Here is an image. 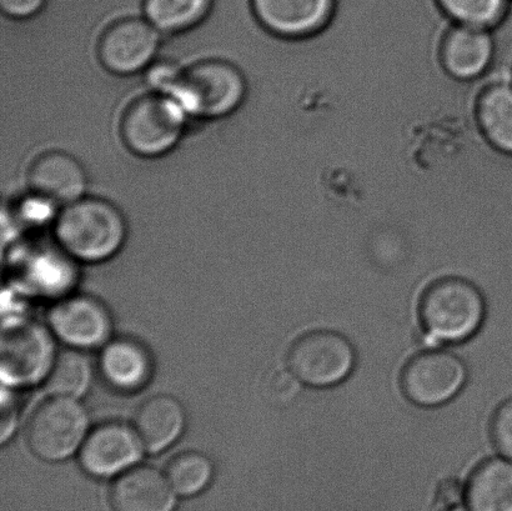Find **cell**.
<instances>
[{
  "label": "cell",
  "instance_id": "6da1fadb",
  "mask_svg": "<svg viewBox=\"0 0 512 511\" xmlns=\"http://www.w3.org/2000/svg\"><path fill=\"white\" fill-rule=\"evenodd\" d=\"M158 93L177 100L188 117L217 120L242 107L248 83L237 65L207 59L184 70L174 69Z\"/></svg>",
  "mask_w": 512,
  "mask_h": 511
},
{
  "label": "cell",
  "instance_id": "7a4b0ae2",
  "mask_svg": "<svg viewBox=\"0 0 512 511\" xmlns=\"http://www.w3.org/2000/svg\"><path fill=\"white\" fill-rule=\"evenodd\" d=\"M127 234L124 215L113 203L87 195L65 205L54 224L60 248L85 263L113 258L123 248Z\"/></svg>",
  "mask_w": 512,
  "mask_h": 511
},
{
  "label": "cell",
  "instance_id": "3957f363",
  "mask_svg": "<svg viewBox=\"0 0 512 511\" xmlns=\"http://www.w3.org/2000/svg\"><path fill=\"white\" fill-rule=\"evenodd\" d=\"M486 317L483 293L469 280L449 277L430 285L421 298L420 319L425 344L465 343L478 334Z\"/></svg>",
  "mask_w": 512,
  "mask_h": 511
},
{
  "label": "cell",
  "instance_id": "277c9868",
  "mask_svg": "<svg viewBox=\"0 0 512 511\" xmlns=\"http://www.w3.org/2000/svg\"><path fill=\"white\" fill-rule=\"evenodd\" d=\"M188 114L177 100L153 93L135 100L123 115L120 134L130 152L159 158L172 152L182 139Z\"/></svg>",
  "mask_w": 512,
  "mask_h": 511
},
{
  "label": "cell",
  "instance_id": "5b68a950",
  "mask_svg": "<svg viewBox=\"0 0 512 511\" xmlns=\"http://www.w3.org/2000/svg\"><path fill=\"white\" fill-rule=\"evenodd\" d=\"M88 433V413L79 399L52 395L30 417L27 443L35 457L59 463L79 452Z\"/></svg>",
  "mask_w": 512,
  "mask_h": 511
},
{
  "label": "cell",
  "instance_id": "8992f818",
  "mask_svg": "<svg viewBox=\"0 0 512 511\" xmlns=\"http://www.w3.org/2000/svg\"><path fill=\"white\" fill-rule=\"evenodd\" d=\"M356 353L348 339L329 330L303 335L291 345L288 367L304 385L331 388L354 372Z\"/></svg>",
  "mask_w": 512,
  "mask_h": 511
},
{
  "label": "cell",
  "instance_id": "52a82bcc",
  "mask_svg": "<svg viewBox=\"0 0 512 511\" xmlns=\"http://www.w3.org/2000/svg\"><path fill=\"white\" fill-rule=\"evenodd\" d=\"M466 380L468 369L458 355L430 349L406 364L401 374V388L411 403L434 408L454 399Z\"/></svg>",
  "mask_w": 512,
  "mask_h": 511
},
{
  "label": "cell",
  "instance_id": "ba28073f",
  "mask_svg": "<svg viewBox=\"0 0 512 511\" xmlns=\"http://www.w3.org/2000/svg\"><path fill=\"white\" fill-rule=\"evenodd\" d=\"M160 43L159 30L147 19L125 18L110 25L100 38L99 60L110 73L137 74L153 64Z\"/></svg>",
  "mask_w": 512,
  "mask_h": 511
},
{
  "label": "cell",
  "instance_id": "9c48e42d",
  "mask_svg": "<svg viewBox=\"0 0 512 511\" xmlns=\"http://www.w3.org/2000/svg\"><path fill=\"white\" fill-rule=\"evenodd\" d=\"M52 337L33 322L10 325L2 343L3 377L10 384H32L47 378L55 359Z\"/></svg>",
  "mask_w": 512,
  "mask_h": 511
},
{
  "label": "cell",
  "instance_id": "30bf717a",
  "mask_svg": "<svg viewBox=\"0 0 512 511\" xmlns=\"http://www.w3.org/2000/svg\"><path fill=\"white\" fill-rule=\"evenodd\" d=\"M145 452L133 427L105 423L90 430L79 450L82 468L95 478L118 477L135 467Z\"/></svg>",
  "mask_w": 512,
  "mask_h": 511
},
{
  "label": "cell",
  "instance_id": "8fae6325",
  "mask_svg": "<svg viewBox=\"0 0 512 511\" xmlns=\"http://www.w3.org/2000/svg\"><path fill=\"white\" fill-rule=\"evenodd\" d=\"M49 325L55 337L79 350L104 347L113 328L108 309L87 295L55 304L49 313Z\"/></svg>",
  "mask_w": 512,
  "mask_h": 511
},
{
  "label": "cell",
  "instance_id": "7c38bea8",
  "mask_svg": "<svg viewBox=\"0 0 512 511\" xmlns=\"http://www.w3.org/2000/svg\"><path fill=\"white\" fill-rule=\"evenodd\" d=\"M338 0H252L254 17L274 37L300 39L333 19Z\"/></svg>",
  "mask_w": 512,
  "mask_h": 511
},
{
  "label": "cell",
  "instance_id": "4fadbf2b",
  "mask_svg": "<svg viewBox=\"0 0 512 511\" xmlns=\"http://www.w3.org/2000/svg\"><path fill=\"white\" fill-rule=\"evenodd\" d=\"M440 55L451 77L463 82L483 78L495 64L496 42L493 30L453 23L446 30Z\"/></svg>",
  "mask_w": 512,
  "mask_h": 511
},
{
  "label": "cell",
  "instance_id": "5bb4252c",
  "mask_svg": "<svg viewBox=\"0 0 512 511\" xmlns=\"http://www.w3.org/2000/svg\"><path fill=\"white\" fill-rule=\"evenodd\" d=\"M29 185L34 194L65 207L85 197L88 178L83 165L73 155L49 152L30 167Z\"/></svg>",
  "mask_w": 512,
  "mask_h": 511
},
{
  "label": "cell",
  "instance_id": "9a60e30c",
  "mask_svg": "<svg viewBox=\"0 0 512 511\" xmlns=\"http://www.w3.org/2000/svg\"><path fill=\"white\" fill-rule=\"evenodd\" d=\"M175 494L167 475L152 467L135 465L118 475L110 498L115 511H173Z\"/></svg>",
  "mask_w": 512,
  "mask_h": 511
},
{
  "label": "cell",
  "instance_id": "2e32d148",
  "mask_svg": "<svg viewBox=\"0 0 512 511\" xmlns=\"http://www.w3.org/2000/svg\"><path fill=\"white\" fill-rule=\"evenodd\" d=\"M187 425L183 404L172 395H154L140 405L133 428L145 452L163 453L182 437Z\"/></svg>",
  "mask_w": 512,
  "mask_h": 511
},
{
  "label": "cell",
  "instance_id": "e0dca14e",
  "mask_svg": "<svg viewBox=\"0 0 512 511\" xmlns=\"http://www.w3.org/2000/svg\"><path fill=\"white\" fill-rule=\"evenodd\" d=\"M476 115L493 147L512 155V78L494 67L490 70L479 94Z\"/></svg>",
  "mask_w": 512,
  "mask_h": 511
},
{
  "label": "cell",
  "instance_id": "ac0fdd59",
  "mask_svg": "<svg viewBox=\"0 0 512 511\" xmlns=\"http://www.w3.org/2000/svg\"><path fill=\"white\" fill-rule=\"evenodd\" d=\"M99 362L104 379L119 392H138L152 378L153 360L147 348L132 339L109 340Z\"/></svg>",
  "mask_w": 512,
  "mask_h": 511
},
{
  "label": "cell",
  "instance_id": "d6986e66",
  "mask_svg": "<svg viewBox=\"0 0 512 511\" xmlns=\"http://www.w3.org/2000/svg\"><path fill=\"white\" fill-rule=\"evenodd\" d=\"M464 498L469 511H512V462L496 458L480 464Z\"/></svg>",
  "mask_w": 512,
  "mask_h": 511
},
{
  "label": "cell",
  "instance_id": "ffe728a7",
  "mask_svg": "<svg viewBox=\"0 0 512 511\" xmlns=\"http://www.w3.org/2000/svg\"><path fill=\"white\" fill-rule=\"evenodd\" d=\"M213 0H144V17L160 33H183L208 17Z\"/></svg>",
  "mask_w": 512,
  "mask_h": 511
},
{
  "label": "cell",
  "instance_id": "44dd1931",
  "mask_svg": "<svg viewBox=\"0 0 512 511\" xmlns=\"http://www.w3.org/2000/svg\"><path fill=\"white\" fill-rule=\"evenodd\" d=\"M92 365L79 349H67L55 355L45 387L57 397L80 399L87 394L92 384Z\"/></svg>",
  "mask_w": 512,
  "mask_h": 511
},
{
  "label": "cell",
  "instance_id": "7402d4cb",
  "mask_svg": "<svg viewBox=\"0 0 512 511\" xmlns=\"http://www.w3.org/2000/svg\"><path fill=\"white\" fill-rule=\"evenodd\" d=\"M165 475L175 493L182 497H194L212 483L214 464L207 455L187 450L170 460Z\"/></svg>",
  "mask_w": 512,
  "mask_h": 511
},
{
  "label": "cell",
  "instance_id": "603a6c76",
  "mask_svg": "<svg viewBox=\"0 0 512 511\" xmlns=\"http://www.w3.org/2000/svg\"><path fill=\"white\" fill-rule=\"evenodd\" d=\"M455 24L495 29L510 12L512 0H435Z\"/></svg>",
  "mask_w": 512,
  "mask_h": 511
},
{
  "label": "cell",
  "instance_id": "cb8c5ba5",
  "mask_svg": "<svg viewBox=\"0 0 512 511\" xmlns=\"http://www.w3.org/2000/svg\"><path fill=\"white\" fill-rule=\"evenodd\" d=\"M301 385L298 377L290 369H276L265 380L266 398L276 405H288L298 398Z\"/></svg>",
  "mask_w": 512,
  "mask_h": 511
},
{
  "label": "cell",
  "instance_id": "d4e9b609",
  "mask_svg": "<svg viewBox=\"0 0 512 511\" xmlns=\"http://www.w3.org/2000/svg\"><path fill=\"white\" fill-rule=\"evenodd\" d=\"M491 438L501 457L512 462V398L496 410L491 422Z\"/></svg>",
  "mask_w": 512,
  "mask_h": 511
},
{
  "label": "cell",
  "instance_id": "484cf974",
  "mask_svg": "<svg viewBox=\"0 0 512 511\" xmlns=\"http://www.w3.org/2000/svg\"><path fill=\"white\" fill-rule=\"evenodd\" d=\"M47 0H0V8L7 17L17 20L33 18L42 12Z\"/></svg>",
  "mask_w": 512,
  "mask_h": 511
},
{
  "label": "cell",
  "instance_id": "4316f807",
  "mask_svg": "<svg viewBox=\"0 0 512 511\" xmlns=\"http://www.w3.org/2000/svg\"><path fill=\"white\" fill-rule=\"evenodd\" d=\"M18 423V407L14 399L3 398V414H2V443L7 442L12 437L15 427Z\"/></svg>",
  "mask_w": 512,
  "mask_h": 511
}]
</instances>
